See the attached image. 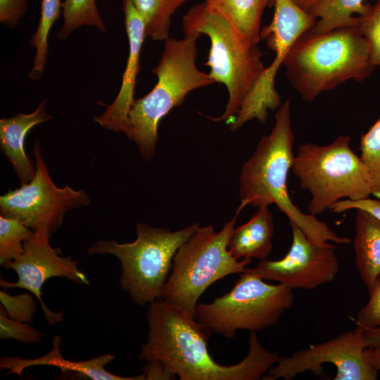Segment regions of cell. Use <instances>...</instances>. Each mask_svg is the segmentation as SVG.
<instances>
[{
    "label": "cell",
    "instance_id": "6da1fadb",
    "mask_svg": "<svg viewBox=\"0 0 380 380\" xmlns=\"http://www.w3.org/2000/svg\"><path fill=\"white\" fill-rule=\"evenodd\" d=\"M148 330L139 359L158 361L180 380H260L279 356L260 343L251 332L248 352L237 364L216 362L208 350L210 333L195 319L162 299L148 304Z\"/></svg>",
    "mask_w": 380,
    "mask_h": 380
},
{
    "label": "cell",
    "instance_id": "7a4b0ae2",
    "mask_svg": "<svg viewBox=\"0 0 380 380\" xmlns=\"http://www.w3.org/2000/svg\"><path fill=\"white\" fill-rule=\"evenodd\" d=\"M275 122L270 134L264 136L253 154L243 163L239 175L241 210L250 205L268 207L275 204L314 243L329 241L348 244L350 239L338 236L315 215L303 213L289 196L287 179L292 167L294 134L291 121V99H286L276 111Z\"/></svg>",
    "mask_w": 380,
    "mask_h": 380
},
{
    "label": "cell",
    "instance_id": "3957f363",
    "mask_svg": "<svg viewBox=\"0 0 380 380\" xmlns=\"http://www.w3.org/2000/svg\"><path fill=\"white\" fill-rule=\"evenodd\" d=\"M283 65L291 86L305 101H312L348 80L362 82L375 68L358 27L324 33L304 32L290 49Z\"/></svg>",
    "mask_w": 380,
    "mask_h": 380
},
{
    "label": "cell",
    "instance_id": "277c9868",
    "mask_svg": "<svg viewBox=\"0 0 380 380\" xmlns=\"http://www.w3.org/2000/svg\"><path fill=\"white\" fill-rule=\"evenodd\" d=\"M200 35L194 33L181 39L169 37L165 40L159 62L151 70L158 77L156 86L132 104L128 115L129 139L135 142L144 160L154 156L158 124L163 118L179 106L193 90L215 83L209 74L196 66Z\"/></svg>",
    "mask_w": 380,
    "mask_h": 380
},
{
    "label": "cell",
    "instance_id": "5b68a950",
    "mask_svg": "<svg viewBox=\"0 0 380 380\" xmlns=\"http://www.w3.org/2000/svg\"><path fill=\"white\" fill-rule=\"evenodd\" d=\"M184 35H207L210 49L205 65L215 82L224 84L228 101L223 114L209 118L230 125L237 116L243 102L262 75L265 67L258 45L247 42L222 15L210 8L205 1L192 6L182 17Z\"/></svg>",
    "mask_w": 380,
    "mask_h": 380
},
{
    "label": "cell",
    "instance_id": "8992f818",
    "mask_svg": "<svg viewBox=\"0 0 380 380\" xmlns=\"http://www.w3.org/2000/svg\"><path fill=\"white\" fill-rule=\"evenodd\" d=\"M241 211L237 208L233 218L218 232L212 224L200 226L179 248L160 299L194 317L199 298L212 284L244 271L251 259L237 260L228 249V241Z\"/></svg>",
    "mask_w": 380,
    "mask_h": 380
},
{
    "label": "cell",
    "instance_id": "52a82bcc",
    "mask_svg": "<svg viewBox=\"0 0 380 380\" xmlns=\"http://www.w3.org/2000/svg\"><path fill=\"white\" fill-rule=\"evenodd\" d=\"M199 227L196 222L171 231L139 223L134 241L100 240L88 248L87 253L115 256L120 264L121 288L136 304L144 305L160 299L176 252Z\"/></svg>",
    "mask_w": 380,
    "mask_h": 380
},
{
    "label": "cell",
    "instance_id": "ba28073f",
    "mask_svg": "<svg viewBox=\"0 0 380 380\" xmlns=\"http://www.w3.org/2000/svg\"><path fill=\"white\" fill-rule=\"evenodd\" d=\"M350 141L349 136L340 135L328 145L306 143L299 147L291 169L311 196L310 214H322L342 198L356 201L372 195L366 167Z\"/></svg>",
    "mask_w": 380,
    "mask_h": 380
},
{
    "label": "cell",
    "instance_id": "9c48e42d",
    "mask_svg": "<svg viewBox=\"0 0 380 380\" xmlns=\"http://www.w3.org/2000/svg\"><path fill=\"white\" fill-rule=\"evenodd\" d=\"M293 298L287 286L243 272L229 292L211 303H198L194 317L210 334L232 338L237 330L257 332L275 325Z\"/></svg>",
    "mask_w": 380,
    "mask_h": 380
},
{
    "label": "cell",
    "instance_id": "30bf717a",
    "mask_svg": "<svg viewBox=\"0 0 380 380\" xmlns=\"http://www.w3.org/2000/svg\"><path fill=\"white\" fill-rule=\"evenodd\" d=\"M32 155L36 168L34 177L28 183L0 196V213L18 220L34 232L46 228L51 236L60 228L68 210L89 205L91 201L82 189L68 185L61 188L54 184L38 140L34 143Z\"/></svg>",
    "mask_w": 380,
    "mask_h": 380
},
{
    "label": "cell",
    "instance_id": "8fae6325",
    "mask_svg": "<svg viewBox=\"0 0 380 380\" xmlns=\"http://www.w3.org/2000/svg\"><path fill=\"white\" fill-rule=\"evenodd\" d=\"M274 6L272 22L260 30V39H267V46L275 52V58L243 102L229 127L233 132L253 119L265 123L268 110L274 111L280 106V96L274 85L277 71L296 39L310 30L317 20L293 0H274Z\"/></svg>",
    "mask_w": 380,
    "mask_h": 380
},
{
    "label": "cell",
    "instance_id": "7c38bea8",
    "mask_svg": "<svg viewBox=\"0 0 380 380\" xmlns=\"http://www.w3.org/2000/svg\"><path fill=\"white\" fill-rule=\"evenodd\" d=\"M365 331L357 327L289 356L282 355L262 379L291 380L298 374L307 371L321 375L324 372L323 364L331 363L336 367V374L333 380H375L379 371L367 360Z\"/></svg>",
    "mask_w": 380,
    "mask_h": 380
},
{
    "label": "cell",
    "instance_id": "4fadbf2b",
    "mask_svg": "<svg viewBox=\"0 0 380 380\" xmlns=\"http://www.w3.org/2000/svg\"><path fill=\"white\" fill-rule=\"evenodd\" d=\"M290 224L292 243L285 256L278 260H260L255 267H246L243 272L291 290L313 289L331 281L339 270L336 246L329 243L318 245L296 225Z\"/></svg>",
    "mask_w": 380,
    "mask_h": 380
},
{
    "label": "cell",
    "instance_id": "5bb4252c",
    "mask_svg": "<svg viewBox=\"0 0 380 380\" xmlns=\"http://www.w3.org/2000/svg\"><path fill=\"white\" fill-rule=\"evenodd\" d=\"M50 234L46 228L39 229L24 242V252L4 268L13 270L18 275L15 282L2 278L0 285L4 289L20 288L32 293L39 302L44 318L54 324L63 320V312L51 311L42 300V288L50 278L63 277L77 284L89 285V280L77 267L78 261L61 255L60 248L51 247Z\"/></svg>",
    "mask_w": 380,
    "mask_h": 380
},
{
    "label": "cell",
    "instance_id": "9a60e30c",
    "mask_svg": "<svg viewBox=\"0 0 380 380\" xmlns=\"http://www.w3.org/2000/svg\"><path fill=\"white\" fill-rule=\"evenodd\" d=\"M125 25L129 42V54L120 89L104 113L93 120L106 129L122 132L129 139V113L134 101L137 76L140 69V53L146 38L144 25L133 0H122Z\"/></svg>",
    "mask_w": 380,
    "mask_h": 380
},
{
    "label": "cell",
    "instance_id": "2e32d148",
    "mask_svg": "<svg viewBox=\"0 0 380 380\" xmlns=\"http://www.w3.org/2000/svg\"><path fill=\"white\" fill-rule=\"evenodd\" d=\"M60 336L56 335L52 340V348L46 355L34 359L20 357H3L0 368L9 371L7 374L21 376L24 369L37 365L53 366L59 368L61 373H71L77 377L93 380H146L145 375L126 377L113 374L105 369L106 365L113 361L115 356L107 353L87 360L71 361L63 358L61 352Z\"/></svg>",
    "mask_w": 380,
    "mask_h": 380
},
{
    "label": "cell",
    "instance_id": "e0dca14e",
    "mask_svg": "<svg viewBox=\"0 0 380 380\" xmlns=\"http://www.w3.org/2000/svg\"><path fill=\"white\" fill-rule=\"evenodd\" d=\"M46 99L29 114L18 113L0 120V148L6 157L21 184L28 183L35 174V165L25 152L28 132L34 126L49 121L53 116L46 112Z\"/></svg>",
    "mask_w": 380,
    "mask_h": 380
},
{
    "label": "cell",
    "instance_id": "ac0fdd59",
    "mask_svg": "<svg viewBox=\"0 0 380 380\" xmlns=\"http://www.w3.org/2000/svg\"><path fill=\"white\" fill-rule=\"evenodd\" d=\"M274 225L268 207H259L243 224L234 228L228 241V249L237 260L267 259L272 245Z\"/></svg>",
    "mask_w": 380,
    "mask_h": 380
},
{
    "label": "cell",
    "instance_id": "d6986e66",
    "mask_svg": "<svg viewBox=\"0 0 380 380\" xmlns=\"http://www.w3.org/2000/svg\"><path fill=\"white\" fill-rule=\"evenodd\" d=\"M353 248L360 277L369 291L380 277V221L363 210H357Z\"/></svg>",
    "mask_w": 380,
    "mask_h": 380
},
{
    "label": "cell",
    "instance_id": "ffe728a7",
    "mask_svg": "<svg viewBox=\"0 0 380 380\" xmlns=\"http://www.w3.org/2000/svg\"><path fill=\"white\" fill-rule=\"evenodd\" d=\"M208 6L224 16L249 44L260 40L262 14L274 0H205Z\"/></svg>",
    "mask_w": 380,
    "mask_h": 380
},
{
    "label": "cell",
    "instance_id": "44dd1931",
    "mask_svg": "<svg viewBox=\"0 0 380 380\" xmlns=\"http://www.w3.org/2000/svg\"><path fill=\"white\" fill-rule=\"evenodd\" d=\"M366 1L319 0L310 12L317 20L310 30L324 33L341 27H358L359 17L371 6Z\"/></svg>",
    "mask_w": 380,
    "mask_h": 380
},
{
    "label": "cell",
    "instance_id": "7402d4cb",
    "mask_svg": "<svg viewBox=\"0 0 380 380\" xmlns=\"http://www.w3.org/2000/svg\"><path fill=\"white\" fill-rule=\"evenodd\" d=\"M191 0H133L144 25L145 36L153 40L170 37L172 16Z\"/></svg>",
    "mask_w": 380,
    "mask_h": 380
},
{
    "label": "cell",
    "instance_id": "603a6c76",
    "mask_svg": "<svg viewBox=\"0 0 380 380\" xmlns=\"http://www.w3.org/2000/svg\"><path fill=\"white\" fill-rule=\"evenodd\" d=\"M62 4L61 0H42L38 27L29 41L36 49L33 65L28 74V77L32 80H39L44 74L47 61L49 34L60 16Z\"/></svg>",
    "mask_w": 380,
    "mask_h": 380
},
{
    "label": "cell",
    "instance_id": "cb8c5ba5",
    "mask_svg": "<svg viewBox=\"0 0 380 380\" xmlns=\"http://www.w3.org/2000/svg\"><path fill=\"white\" fill-rule=\"evenodd\" d=\"M63 23L57 32L59 39H67L71 33L83 25L94 26L106 32L96 4V0H64L62 4Z\"/></svg>",
    "mask_w": 380,
    "mask_h": 380
},
{
    "label": "cell",
    "instance_id": "d4e9b609",
    "mask_svg": "<svg viewBox=\"0 0 380 380\" xmlns=\"http://www.w3.org/2000/svg\"><path fill=\"white\" fill-rule=\"evenodd\" d=\"M34 233L17 219L0 215V265L4 267L24 252V242Z\"/></svg>",
    "mask_w": 380,
    "mask_h": 380
},
{
    "label": "cell",
    "instance_id": "484cf974",
    "mask_svg": "<svg viewBox=\"0 0 380 380\" xmlns=\"http://www.w3.org/2000/svg\"><path fill=\"white\" fill-rule=\"evenodd\" d=\"M360 159L367 170L372 195L380 198V118L360 137Z\"/></svg>",
    "mask_w": 380,
    "mask_h": 380
},
{
    "label": "cell",
    "instance_id": "4316f807",
    "mask_svg": "<svg viewBox=\"0 0 380 380\" xmlns=\"http://www.w3.org/2000/svg\"><path fill=\"white\" fill-rule=\"evenodd\" d=\"M359 18L358 27L368 44L371 61L380 66V0Z\"/></svg>",
    "mask_w": 380,
    "mask_h": 380
},
{
    "label": "cell",
    "instance_id": "83f0119b",
    "mask_svg": "<svg viewBox=\"0 0 380 380\" xmlns=\"http://www.w3.org/2000/svg\"><path fill=\"white\" fill-rule=\"evenodd\" d=\"M34 296L30 292L11 296L5 291H0L1 304L6 315L12 319L27 323L32 321L36 312Z\"/></svg>",
    "mask_w": 380,
    "mask_h": 380
},
{
    "label": "cell",
    "instance_id": "f1b7e54d",
    "mask_svg": "<svg viewBox=\"0 0 380 380\" xmlns=\"http://www.w3.org/2000/svg\"><path fill=\"white\" fill-rule=\"evenodd\" d=\"M43 334L27 322L14 320L9 318L4 308L1 307L0 312V338L14 339L25 344L39 343Z\"/></svg>",
    "mask_w": 380,
    "mask_h": 380
},
{
    "label": "cell",
    "instance_id": "f546056e",
    "mask_svg": "<svg viewBox=\"0 0 380 380\" xmlns=\"http://www.w3.org/2000/svg\"><path fill=\"white\" fill-rule=\"evenodd\" d=\"M369 293L367 303L360 309L355 319L357 327L365 330L380 327V277Z\"/></svg>",
    "mask_w": 380,
    "mask_h": 380
},
{
    "label": "cell",
    "instance_id": "4dcf8cb0",
    "mask_svg": "<svg viewBox=\"0 0 380 380\" xmlns=\"http://www.w3.org/2000/svg\"><path fill=\"white\" fill-rule=\"evenodd\" d=\"M27 0H0V22L10 28L18 25L25 15Z\"/></svg>",
    "mask_w": 380,
    "mask_h": 380
},
{
    "label": "cell",
    "instance_id": "1f68e13d",
    "mask_svg": "<svg viewBox=\"0 0 380 380\" xmlns=\"http://www.w3.org/2000/svg\"><path fill=\"white\" fill-rule=\"evenodd\" d=\"M350 209L365 210L380 221V201L369 198L356 201L340 200L334 203L329 210L338 214Z\"/></svg>",
    "mask_w": 380,
    "mask_h": 380
},
{
    "label": "cell",
    "instance_id": "d6a6232c",
    "mask_svg": "<svg viewBox=\"0 0 380 380\" xmlns=\"http://www.w3.org/2000/svg\"><path fill=\"white\" fill-rule=\"evenodd\" d=\"M142 368L146 379H175L176 376L158 361H148Z\"/></svg>",
    "mask_w": 380,
    "mask_h": 380
},
{
    "label": "cell",
    "instance_id": "836d02e7",
    "mask_svg": "<svg viewBox=\"0 0 380 380\" xmlns=\"http://www.w3.org/2000/svg\"><path fill=\"white\" fill-rule=\"evenodd\" d=\"M364 341L367 348L380 347V327L366 329Z\"/></svg>",
    "mask_w": 380,
    "mask_h": 380
},
{
    "label": "cell",
    "instance_id": "e575fe53",
    "mask_svg": "<svg viewBox=\"0 0 380 380\" xmlns=\"http://www.w3.org/2000/svg\"><path fill=\"white\" fill-rule=\"evenodd\" d=\"M366 355L370 364L380 371V347L367 348Z\"/></svg>",
    "mask_w": 380,
    "mask_h": 380
},
{
    "label": "cell",
    "instance_id": "d590c367",
    "mask_svg": "<svg viewBox=\"0 0 380 380\" xmlns=\"http://www.w3.org/2000/svg\"><path fill=\"white\" fill-rule=\"evenodd\" d=\"M300 8L310 13L319 0H293Z\"/></svg>",
    "mask_w": 380,
    "mask_h": 380
}]
</instances>
